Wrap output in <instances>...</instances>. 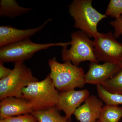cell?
Listing matches in <instances>:
<instances>
[{"instance_id":"3","label":"cell","mask_w":122,"mask_h":122,"mask_svg":"<svg viewBox=\"0 0 122 122\" xmlns=\"http://www.w3.org/2000/svg\"><path fill=\"white\" fill-rule=\"evenodd\" d=\"M92 0H74L69 5V12L75 21L74 26L85 32L89 38L98 32L99 22L107 17L99 12L92 5Z\"/></svg>"},{"instance_id":"17","label":"cell","mask_w":122,"mask_h":122,"mask_svg":"<svg viewBox=\"0 0 122 122\" xmlns=\"http://www.w3.org/2000/svg\"><path fill=\"white\" fill-rule=\"evenodd\" d=\"M102 86L110 93L122 95V68Z\"/></svg>"},{"instance_id":"22","label":"cell","mask_w":122,"mask_h":122,"mask_svg":"<svg viewBox=\"0 0 122 122\" xmlns=\"http://www.w3.org/2000/svg\"><path fill=\"white\" fill-rule=\"evenodd\" d=\"M119 62V63H120V65L122 66V57L120 58V59H119V61H118Z\"/></svg>"},{"instance_id":"14","label":"cell","mask_w":122,"mask_h":122,"mask_svg":"<svg viewBox=\"0 0 122 122\" xmlns=\"http://www.w3.org/2000/svg\"><path fill=\"white\" fill-rule=\"evenodd\" d=\"M60 111L54 107L45 110L34 111L31 114L38 122H72L65 116H62Z\"/></svg>"},{"instance_id":"4","label":"cell","mask_w":122,"mask_h":122,"mask_svg":"<svg viewBox=\"0 0 122 122\" xmlns=\"http://www.w3.org/2000/svg\"><path fill=\"white\" fill-rule=\"evenodd\" d=\"M71 45L70 41L66 42H57L47 44L35 43L30 38L0 47V62L24 63L30 59L35 53L55 46L67 47Z\"/></svg>"},{"instance_id":"5","label":"cell","mask_w":122,"mask_h":122,"mask_svg":"<svg viewBox=\"0 0 122 122\" xmlns=\"http://www.w3.org/2000/svg\"><path fill=\"white\" fill-rule=\"evenodd\" d=\"M37 81L31 70L24 63H15L10 75L0 80V99L9 97H22L23 89Z\"/></svg>"},{"instance_id":"18","label":"cell","mask_w":122,"mask_h":122,"mask_svg":"<svg viewBox=\"0 0 122 122\" xmlns=\"http://www.w3.org/2000/svg\"><path fill=\"white\" fill-rule=\"evenodd\" d=\"M105 15L118 18L122 15V0H111Z\"/></svg>"},{"instance_id":"23","label":"cell","mask_w":122,"mask_h":122,"mask_svg":"<svg viewBox=\"0 0 122 122\" xmlns=\"http://www.w3.org/2000/svg\"><path fill=\"white\" fill-rule=\"evenodd\" d=\"M0 122H4V121L3 119H0Z\"/></svg>"},{"instance_id":"2","label":"cell","mask_w":122,"mask_h":122,"mask_svg":"<svg viewBox=\"0 0 122 122\" xmlns=\"http://www.w3.org/2000/svg\"><path fill=\"white\" fill-rule=\"evenodd\" d=\"M59 96L49 74L44 80L30 83L22 90V97L30 103L33 111L56 107Z\"/></svg>"},{"instance_id":"9","label":"cell","mask_w":122,"mask_h":122,"mask_svg":"<svg viewBox=\"0 0 122 122\" xmlns=\"http://www.w3.org/2000/svg\"><path fill=\"white\" fill-rule=\"evenodd\" d=\"M90 96L87 89L76 91L73 90L59 92L58 101L56 107L59 111H62L66 117L71 120L72 115L82 102H85Z\"/></svg>"},{"instance_id":"1","label":"cell","mask_w":122,"mask_h":122,"mask_svg":"<svg viewBox=\"0 0 122 122\" xmlns=\"http://www.w3.org/2000/svg\"><path fill=\"white\" fill-rule=\"evenodd\" d=\"M48 65L50 75L58 91H67L84 87L85 74L82 68L74 65L70 61L59 63L55 57L50 59Z\"/></svg>"},{"instance_id":"24","label":"cell","mask_w":122,"mask_h":122,"mask_svg":"<svg viewBox=\"0 0 122 122\" xmlns=\"http://www.w3.org/2000/svg\"><path fill=\"white\" fill-rule=\"evenodd\" d=\"M100 122V121H99V120H97V122Z\"/></svg>"},{"instance_id":"8","label":"cell","mask_w":122,"mask_h":122,"mask_svg":"<svg viewBox=\"0 0 122 122\" xmlns=\"http://www.w3.org/2000/svg\"><path fill=\"white\" fill-rule=\"evenodd\" d=\"M119 62H107L102 64L91 62L87 73L84 75L85 84L102 86L122 68Z\"/></svg>"},{"instance_id":"20","label":"cell","mask_w":122,"mask_h":122,"mask_svg":"<svg viewBox=\"0 0 122 122\" xmlns=\"http://www.w3.org/2000/svg\"><path fill=\"white\" fill-rule=\"evenodd\" d=\"M110 24L114 28V35L115 38H118L122 35V15L114 20L111 21Z\"/></svg>"},{"instance_id":"11","label":"cell","mask_w":122,"mask_h":122,"mask_svg":"<svg viewBox=\"0 0 122 122\" xmlns=\"http://www.w3.org/2000/svg\"><path fill=\"white\" fill-rule=\"evenodd\" d=\"M33 111L30 103L23 97H8L0 102V119L31 114Z\"/></svg>"},{"instance_id":"12","label":"cell","mask_w":122,"mask_h":122,"mask_svg":"<svg viewBox=\"0 0 122 122\" xmlns=\"http://www.w3.org/2000/svg\"><path fill=\"white\" fill-rule=\"evenodd\" d=\"M103 106V102L100 98L95 95H90L73 115L80 122H96Z\"/></svg>"},{"instance_id":"10","label":"cell","mask_w":122,"mask_h":122,"mask_svg":"<svg viewBox=\"0 0 122 122\" xmlns=\"http://www.w3.org/2000/svg\"><path fill=\"white\" fill-rule=\"evenodd\" d=\"M52 20L50 18L40 26L33 28L19 29L11 25L0 26V47H3L30 38L41 31L49 22Z\"/></svg>"},{"instance_id":"15","label":"cell","mask_w":122,"mask_h":122,"mask_svg":"<svg viewBox=\"0 0 122 122\" xmlns=\"http://www.w3.org/2000/svg\"><path fill=\"white\" fill-rule=\"evenodd\" d=\"M122 118V107L106 104L102 109L98 120L101 122H119Z\"/></svg>"},{"instance_id":"19","label":"cell","mask_w":122,"mask_h":122,"mask_svg":"<svg viewBox=\"0 0 122 122\" xmlns=\"http://www.w3.org/2000/svg\"><path fill=\"white\" fill-rule=\"evenodd\" d=\"M3 120L4 122H38L35 117L31 114L10 117Z\"/></svg>"},{"instance_id":"7","label":"cell","mask_w":122,"mask_h":122,"mask_svg":"<svg viewBox=\"0 0 122 122\" xmlns=\"http://www.w3.org/2000/svg\"><path fill=\"white\" fill-rule=\"evenodd\" d=\"M94 52L98 61H118L122 56V44L116 41L111 32H98L94 36Z\"/></svg>"},{"instance_id":"16","label":"cell","mask_w":122,"mask_h":122,"mask_svg":"<svg viewBox=\"0 0 122 122\" xmlns=\"http://www.w3.org/2000/svg\"><path fill=\"white\" fill-rule=\"evenodd\" d=\"M96 89L99 98L107 105H122V95L110 93L102 85L96 86Z\"/></svg>"},{"instance_id":"13","label":"cell","mask_w":122,"mask_h":122,"mask_svg":"<svg viewBox=\"0 0 122 122\" xmlns=\"http://www.w3.org/2000/svg\"><path fill=\"white\" fill-rule=\"evenodd\" d=\"M32 10L20 6L15 0H1L0 2V16L6 18H14Z\"/></svg>"},{"instance_id":"6","label":"cell","mask_w":122,"mask_h":122,"mask_svg":"<svg viewBox=\"0 0 122 122\" xmlns=\"http://www.w3.org/2000/svg\"><path fill=\"white\" fill-rule=\"evenodd\" d=\"M71 38L70 48L65 47L61 51L62 61H70L77 66L86 61L98 62L94 52L93 41L87 34L81 30L76 31L72 33Z\"/></svg>"},{"instance_id":"21","label":"cell","mask_w":122,"mask_h":122,"mask_svg":"<svg viewBox=\"0 0 122 122\" xmlns=\"http://www.w3.org/2000/svg\"><path fill=\"white\" fill-rule=\"evenodd\" d=\"M4 63L0 62V80L4 79L8 77L12 70L5 67Z\"/></svg>"},{"instance_id":"25","label":"cell","mask_w":122,"mask_h":122,"mask_svg":"<svg viewBox=\"0 0 122 122\" xmlns=\"http://www.w3.org/2000/svg\"></svg>"}]
</instances>
